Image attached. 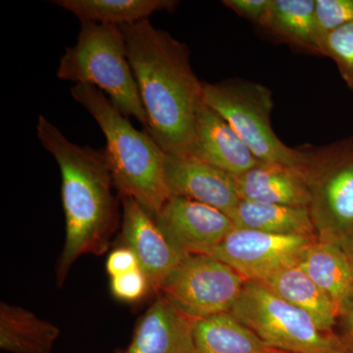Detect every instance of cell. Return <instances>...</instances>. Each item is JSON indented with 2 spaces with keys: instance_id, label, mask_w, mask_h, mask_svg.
<instances>
[{
  "instance_id": "cell-1",
  "label": "cell",
  "mask_w": 353,
  "mask_h": 353,
  "mask_svg": "<svg viewBox=\"0 0 353 353\" xmlns=\"http://www.w3.org/2000/svg\"><path fill=\"white\" fill-rule=\"evenodd\" d=\"M119 27L148 115L145 131L169 154L190 153L204 99L189 46L150 19Z\"/></svg>"
},
{
  "instance_id": "cell-2",
  "label": "cell",
  "mask_w": 353,
  "mask_h": 353,
  "mask_svg": "<svg viewBox=\"0 0 353 353\" xmlns=\"http://www.w3.org/2000/svg\"><path fill=\"white\" fill-rule=\"evenodd\" d=\"M37 134L61 173L66 220V239L57 269L61 285L81 256L108 250L119 220L115 185L104 150L72 143L43 115L39 117Z\"/></svg>"
},
{
  "instance_id": "cell-3",
  "label": "cell",
  "mask_w": 353,
  "mask_h": 353,
  "mask_svg": "<svg viewBox=\"0 0 353 353\" xmlns=\"http://www.w3.org/2000/svg\"><path fill=\"white\" fill-rule=\"evenodd\" d=\"M71 94L105 137L104 152L120 196L132 197L150 215H157L171 197L164 174L167 153L148 132L132 126L99 88L80 83L71 88Z\"/></svg>"
},
{
  "instance_id": "cell-4",
  "label": "cell",
  "mask_w": 353,
  "mask_h": 353,
  "mask_svg": "<svg viewBox=\"0 0 353 353\" xmlns=\"http://www.w3.org/2000/svg\"><path fill=\"white\" fill-rule=\"evenodd\" d=\"M57 77L76 85L99 88L126 117L136 118L145 130L148 115L141 102L119 26L82 21L77 43L65 50Z\"/></svg>"
},
{
  "instance_id": "cell-5",
  "label": "cell",
  "mask_w": 353,
  "mask_h": 353,
  "mask_svg": "<svg viewBox=\"0 0 353 353\" xmlns=\"http://www.w3.org/2000/svg\"><path fill=\"white\" fill-rule=\"evenodd\" d=\"M204 103L229 123L260 162L305 170L308 154L281 141L272 127L273 92L262 83L234 78L203 83Z\"/></svg>"
},
{
  "instance_id": "cell-6",
  "label": "cell",
  "mask_w": 353,
  "mask_h": 353,
  "mask_svg": "<svg viewBox=\"0 0 353 353\" xmlns=\"http://www.w3.org/2000/svg\"><path fill=\"white\" fill-rule=\"evenodd\" d=\"M230 313L267 345L281 352L347 353L340 336L321 331L307 313L287 303L261 283L246 281Z\"/></svg>"
},
{
  "instance_id": "cell-7",
  "label": "cell",
  "mask_w": 353,
  "mask_h": 353,
  "mask_svg": "<svg viewBox=\"0 0 353 353\" xmlns=\"http://www.w3.org/2000/svg\"><path fill=\"white\" fill-rule=\"evenodd\" d=\"M305 150L308 210L318 240L341 245L353 233V137Z\"/></svg>"
},
{
  "instance_id": "cell-8",
  "label": "cell",
  "mask_w": 353,
  "mask_h": 353,
  "mask_svg": "<svg viewBox=\"0 0 353 353\" xmlns=\"http://www.w3.org/2000/svg\"><path fill=\"white\" fill-rule=\"evenodd\" d=\"M245 283L224 262L209 255L190 254L167 279L160 292L185 314L201 319L230 312Z\"/></svg>"
},
{
  "instance_id": "cell-9",
  "label": "cell",
  "mask_w": 353,
  "mask_h": 353,
  "mask_svg": "<svg viewBox=\"0 0 353 353\" xmlns=\"http://www.w3.org/2000/svg\"><path fill=\"white\" fill-rule=\"evenodd\" d=\"M316 240L234 228L205 255L229 265L246 281L262 282L276 272L297 264L303 250Z\"/></svg>"
},
{
  "instance_id": "cell-10",
  "label": "cell",
  "mask_w": 353,
  "mask_h": 353,
  "mask_svg": "<svg viewBox=\"0 0 353 353\" xmlns=\"http://www.w3.org/2000/svg\"><path fill=\"white\" fill-rule=\"evenodd\" d=\"M169 239L185 254H208L234 229L233 221L217 208L172 196L153 216Z\"/></svg>"
},
{
  "instance_id": "cell-11",
  "label": "cell",
  "mask_w": 353,
  "mask_h": 353,
  "mask_svg": "<svg viewBox=\"0 0 353 353\" xmlns=\"http://www.w3.org/2000/svg\"><path fill=\"white\" fill-rule=\"evenodd\" d=\"M121 199L123 240L138 257L139 266L148 276L152 290L159 294L167 279L188 254L167 238L153 216L138 201L129 196Z\"/></svg>"
},
{
  "instance_id": "cell-12",
  "label": "cell",
  "mask_w": 353,
  "mask_h": 353,
  "mask_svg": "<svg viewBox=\"0 0 353 353\" xmlns=\"http://www.w3.org/2000/svg\"><path fill=\"white\" fill-rule=\"evenodd\" d=\"M165 181L171 196L185 197L232 215L241 201L236 179L192 153L165 158Z\"/></svg>"
},
{
  "instance_id": "cell-13",
  "label": "cell",
  "mask_w": 353,
  "mask_h": 353,
  "mask_svg": "<svg viewBox=\"0 0 353 353\" xmlns=\"http://www.w3.org/2000/svg\"><path fill=\"white\" fill-rule=\"evenodd\" d=\"M196 320L159 294L139 320L129 345L114 353H192Z\"/></svg>"
},
{
  "instance_id": "cell-14",
  "label": "cell",
  "mask_w": 353,
  "mask_h": 353,
  "mask_svg": "<svg viewBox=\"0 0 353 353\" xmlns=\"http://www.w3.org/2000/svg\"><path fill=\"white\" fill-rule=\"evenodd\" d=\"M190 153L234 178L260 162L229 123L205 103L197 117Z\"/></svg>"
},
{
  "instance_id": "cell-15",
  "label": "cell",
  "mask_w": 353,
  "mask_h": 353,
  "mask_svg": "<svg viewBox=\"0 0 353 353\" xmlns=\"http://www.w3.org/2000/svg\"><path fill=\"white\" fill-rule=\"evenodd\" d=\"M234 179L243 201L303 208L310 203L307 176L296 167L259 162Z\"/></svg>"
},
{
  "instance_id": "cell-16",
  "label": "cell",
  "mask_w": 353,
  "mask_h": 353,
  "mask_svg": "<svg viewBox=\"0 0 353 353\" xmlns=\"http://www.w3.org/2000/svg\"><path fill=\"white\" fill-rule=\"evenodd\" d=\"M296 265L328 294L341 317L353 301V272L343 246L316 240L303 250Z\"/></svg>"
},
{
  "instance_id": "cell-17",
  "label": "cell",
  "mask_w": 353,
  "mask_h": 353,
  "mask_svg": "<svg viewBox=\"0 0 353 353\" xmlns=\"http://www.w3.org/2000/svg\"><path fill=\"white\" fill-rule=\"evenodd\" d=\"M259 283L287 303L307 313L321 331L334 333L336 320L341 318L338 307L296 264L285 267Z\"/></svg>"
},
{
  "instance_id": "cell-18",
  "label": "cell",
  "mask_w": 353,
  "mask_h": 353,
  "mask_svg": "<svg viewBox=\"0 0 353 353\" xmlns=\"http://www.w3.org/2000/svg\"><path fill=\"white\" fill-rule=\"evenodd\" d=\"M252 330L230 312L197 319L192 353H274Z\"/></svg>"
},
{
  "instance_id": "cell-19",
  "label": "cell",
  "mask_w": 353,
  "mask_h": 353,
  "mask_svg": "<svg viewBox=\"0 0 353 353\" xmlns=\"http://www.w3.org/2000/svg\"><path fill=\"white\" fill-rule=\"evenodd\" d=\"M230 218L236 229L318 239L308 208L241 199Z\"/></svg>"
},
{
  "instance_id": "cell-20",
  "label": "cell",
  "mask_w": 353,
  "mask_h": 353,
  "mask_svg": "<svg viewBox=\"0 0 353 353\" xmlns=\"http://www.w3.org/2000/svg\"><path fill=\"white\" fill-rule=\"evenodd\" d=\"M60 329L31 311L0 304V348L10 353H52Z\"/></svg>"
},
{
  "instance_id": "cell-21",
  "label": "cell",
  "mask_w": 353,
  "mask_h": 353,
  "mask_svg": "<svg viewBox=\"0 0 353 353\" xmlns=\"http://www.w3.org/2000/svg\"><path fill=\"white\" fill-rule=\"evenodd\" d=\"M262 28L285 43L321 54L316 0H271Z\"/></svg>"
},
{
  "instance_id": "cell-22",
  "label": "cell",
  "mask_w": 353,
  "mask_h": 353,
  "mask_svg": "<svg viewBox=\"0 0 353 353\" xmlns=\"http://www.w3.org/2000/svg\"><path fill=\"white\" fill-rule=\"evenodd\" d=\"M51 3L76 16L80 22L131 25L161 11H175L176 0H54Z\"/></svg>"
},
{
  "instance_id": "cell-23",
  "label": "cell",
  "mask_w": 353,
  "mask_h": 353,
  "mask_svg": "<svg viewBox=\"0 0 353 353\" xmlns=\"http://www.w3.org/2000/svg\"><path fill=\"white\" fill-rule=\"evenodd\" d=\"M321 55L333 60L341 79L353 92V24L325 34L321 39Z\"/></svg>"
},
{
  "instance_id": "cell-24",
  "label": "cell",
  "mask_w": 353,
  "mask_h": 353,
  "mask_svg": "<svg viewBox=\"0 0 353 353\" xmlns=\"http://www.w3.org/2000/svg\"><path fill=\"white\" fill-rule=\"evenodd\" d=\"M316 21L320 41L339 28L353 24V0H316Z\"/></svg>"
},
{
  "instance_id": "cell-25",
  "label": "cell",
  "mask_w": 353,
  "mask_h": 353,
  "mask_svg": "<svg viewBox=\"0 0 353 353\" xmlns=\"http://www.w3.org/2000/svg\"><path fill=\"white\" fill-rule=\"evenodd\" d=\"M110 279V290L113 296L123 303H137L152 290L150 280L141 267Z\"/></svg>"
},
{
  "instance_id": "cell-26",
  "label": "cell",
  "mask_w": 353,
  "mask_h": 353,
  "mask_svg": "<svg viewBox=\"0 0 353 353\" xmlns=\"http://www.w3.org/2000/svg\"><path fill=\"white\" fill-rule=\"evenodd\" d=\"M271 0H224L223 6L243 19L263 27L268 16Z\"/></svg>"
},
{
  "instance_id": "cell-27",
  "label": "cell",
  "mask_w": 353,
  "mask_h": 353,
  "mask_svg": "<svg viewBox=\"0 0 353 353\" xmlns=\"http://www.w3.org/2000/svg\"><path fill=\"white\" fill-rule=\"evenodd\" d=\"M138 257L128 246L116 248L106 260V271L111 277L139 268Z\"/></svg>"
},
{
  "instance_id": "cell-28",
  "label": "cell",
  "mask_w": 353,
  "mask_h": 353,
  "mask_svg": "<svg viewBox=\"0 0 353 353\" xmlns=\"http://www.w3.org/2000/svg\"><path fill=\"white\" fill-rule=\"evenodd\" d=\"M341 318L343 319V336L340 338L341 343L347 353H353V301Z\"/></svg>"
},
{
  "instance_id": "cell-29",
  "label": "cell",
  "mask_w": 353,
  "mask_h": 353,
  "mask_svg": "<svg viewBox=\"0 0 353 353\" xmlns=\"http://www.w3.org/2000/svg\"><path fill=\"white\" fill-rule=\"evenodd\" d=\"M341 245L343 246V250H345V254H347L348 261H350L353 272V233L350 234V236L341 243Z\"/></svg>"
},
{
  "instance_id": "cell-30",
  "label": "cell",
  "mask_w": 353,
  "mask_h": 353,
  "mask_svg": "<svg viewBox=\"0 0 353 353\" xmlns=\"http://www.w3.org/2000/svg\"><path fill=\"white\" fill-rule=\"evenodd\" d=\"M274 353H290V352H281V350H277V352H275Z\"/></svg>"
}]
</instances>
